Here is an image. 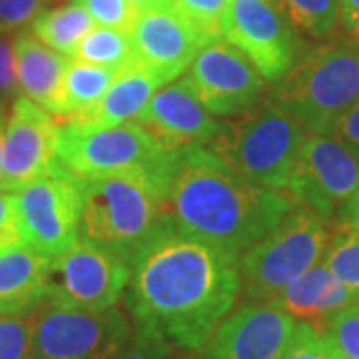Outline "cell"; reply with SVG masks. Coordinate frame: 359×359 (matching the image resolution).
Segmentation results:
<instances>
[{"mask_svg":"<svg viewBox=\"0 0 359 359\" xmlns=\"http://www.w3.org/2000/svg\"><path fill=\"white\" fill-rule=\"evenodd\" d=\"M94 25V18L80 2H70L60 8L42 11L32 20V34L52 50L72 56L78 42L88 34Z\"/></svg>","mask_w":359,"mask_h":359,"instance_id":"obj_23","label":"cell"},{"mask_svg":"<svg viewBox=\"0 0 359 359\" xmlns=\"http://www.w3.org/2000/svg\"><path fill=\"white\" fill-rule=\"evenodd\" d=\"M304 140L302 124L266 100L222 122L219 134L205 148L245 180L283 192Z\"/></svg>","mask_w":359,"mask_h":359,"instance_id":"obj_5","label":"cell"},{"mask_svg":"<svg viewBox=\"0 0 359 359\" xmlns=\"http://www.w3.org/2000/svg\"><path fill=\"white\" fill-rule=\"evenodd\" d=\"M176 358V347L168 344L164 337L144 332L132 325V334L128 341L120 347L114 359H174Z\"/></svg>","mask_w":359,"mask_h":359,"instance_id":"obj_32","label":"cell"},{"mask_svg":"<svg viewBox=\"0 0 359 359\" xmlns=\"http://www.w3.org/2000/svg\"><path fill=\"white\" fill-rule=\"evenodd\" d=\"M222 34L244 52L264 80H280L294 65L292 28L269 0H231Z\"/></svg>","mask_w":359,"mask_h":359,"instance_id":"obj_16","label":"cell"},{"mask_svg":"<svg viewBox=\"0 0 359 359\" xmlns=\"http://www.w3.org/2000/svg\"><path fill=\"white\" fill-rule=\"evenodd\" d=\"M132 268L124 259L78 236L52 259L46 304L102 311L114 308L130 283Z\"/></svg>","mask_w":359,"mask_h":359,"instance_id":"obj_10","label":"cell"},{"mask_svg":"<svg viewBox=\"0 0 359 359\" xmlns=\"http://www.w3.org/2000/svg\"><path fill=\"white\" fill-rule=\"evenodd\" d=\"M72 58L94 66H104L116 72L136 60L128 34L104 26H94L78 42V46L72 52Z\"/></svg>","mask_w":359,"mask_h":359,"instance_id":"obj_24","label":"cell"},{"mask_svg":"<svg viewBox=\"0 0 359 359\" xmlns=\"http://www.w3.org/2000/svg\"><path fill=\"white\" fill-rule=\"evenodd\" d=\"M22 233L16 219V205H14V192L0 190V250L20 244Z\"/></svg>","mask_w":359,"mask_h":359,"instance_id":"obj_35","label":"cell"},{"mask_svg":"<svg viewBox=\"0 0 359 359\" xmlns=\"http://www.w3.org/2000/svg\"><path fill=\"white\" fill-rule=\"evenodd\" d=\"M321 262L351 294L359 297V230L344 228L327 244Z\"/></svg>","mask_w":359,"mask_h":359,"instance_id":"obj_26","label":"cell"},{"mask_svg":"<svg viewBox=\"0 0 359 359\" xmlns=\"http://www.w3.org/2000/svg\"><path fill=\"white\" fill-rule=\"evenodd\" d=\"M34 313H0V359H34Z\"/></svg>","mask_w":359,"mask_h":359,"instance_id":"obj_27","label":"cell"},{"mask_svg":"<svg viewBox=\"0 0 359 359\" xmlns=\"http://www.w3.org/2000/svg\"><path fill=\"white\" fill-rule=\"evenodd\" d=\"M359 186V148L327 134H309L283 192L295 205L330 218L351 200Z\"/></svg>","mask_w":359,"mask_h":359,"instance_id":"obj_11","label":"cell"},{"mask_svg":"<svg viewBox=\"0 0 359 359\" xmlns=\"http://www.w3.org/2000/svg\"><path fill=\"white\" fill-rule=\"evenodd\" d=\"M82 180L60 162L14 192L16 219L26 244L50 259L80 236Z\"/></svg>","mask_w":359,"mask_h":359,"instance_id":"obj_8","label":"cell"},{"mask_svg":"<svg viewBox=\"0 0 359 359\" xmlns=\"http://www.w3.org/2000/svg\"><path fill=\"white\" fill-rule=\"evenodd\" d=\"M339 18L347 30H359V0H339Z\"/></svg>","mask_w":359,"mask_h":359,"instance_id":"obj_38","label":"cell"},{"mask_svg":"<svg viewBox=\"0 0 359 359\" xmlns=\"http://www.w3.org/2000/svg\"><path fill=\"white\" fill-rule=\"evenodd\" d=\"M188 359H200V355H198V358H188Z\"/></svg>","mask_w":359,"mask_h":359,"instance_id":"obj_42","label":"cell"},{"mask_svg":"<svg viewBox=\"0 0 359 359\" xmlns=\"http://www.w3.org/2000/svg\"><path fill=\"white\" fill-rule=\"evenodd\" d=\"M128 36L136 62L162 84L176 80L212 42L172 0H150L140 6Z\"/></svg>","mask_w":359,"mask_h":359,"instance_id":"obj_12","label":"cell"},{"mask_svg":"<svg viewBox=\"0 0 359 359\" xmlns=\"http://www.w3.org/2000/svg\"><path fill=\"white\" fill-rule=\"evenodd\" d=\"M76 2H80L88 11L96 25L112 28L124 34H130L140 11L130 0H76Z\"/></svg>","mask_w":359,"mask_h":359,"instance_id":"obj_30","label":"cell"},{"mask_svg":"<svg viewBox=\"0 0 359 359\" xmlns=\"http://www.w3.org/2000/svg\"><path fill=\"white\" fill-rule=\"evenodd\" d=\"M48 0H0V30H16L32 20L46 8Z\"/></svg>","mask_w":359,"mask_h":359,"instance_id":"obj_34","label":"cell"},{"mask_svg":"<svg viewBox=\"0 0 359 359\" xmlns=\"http://www.w3.org/2000/svg\"><path fill=\"white\" fill-rule=\"evenodd\" d=\"M16 78L22 96L52 116H62V82L70 56L52 50L32 32L14 34Z\"/></svg>","mask_w":359,"mask_h":359,"instance_id":"obj_19","label":"cell"},{"mask_svg":"<svg viewBox=\"0 0 359 359\" xmlns=\"http://www.w3.org/2000/svg\"><path fill=\"white\" fill-rule=\"evenodd\" d=\"M116 70L82 62L70 56L62 82V116L60 122L74 120L90 112L112 84Z\"/></svg>","mask_w":359,"mask_h":359,"instance_id":"obj_22","label":"cell"},{"mask_svg":"<svg viewBox=\"0 0 359 359\" xmlns=\"http://www.w3.org/2000/svg\"><path fill=\"white\" fill-rule=\"evenodd\" d=\"M337 216H339V222L344 224V228L359 230V186L355 194L351 196V200L337 212Z\"/></svg>","mask_w":359,"mask_h":359,"instance_id":"obj_37","label":"cell"},{"mask_svg":"<svg viewBox=\"0 0 359 359\" xmlns=\"http://www.w3.org/2000/svg\"><path fill=\"white\" fill-rule=\"evenodd\" d=\"M52 259L26 242L0 250V313L26 316L46 304Z\"/></svg>","mask_w":359,"mask_h":359,"instance_id":"obj_18","label":"cell"},{"mask_svg":"<svg viewBox=\"0 0 359 359\" xmlns=\"http://www.w3.org/2000/svg\"><path fill=\"white\" fill-rule=\"evenodd\" d=\"M136 122H140L168 152L208 146L222 130V122L205 110L188 76L156 90Z\"/></svg>","mask_w":359,"mask_h":359,"instance_id":"obj_17","label":"cell"},{"mask_svg":"<svg viewBox=\"0 0 359 359\" xmlns=\"http://www.w3.org/2000/svg\"><path fill=\"white\" fill-rule=\"evenodd\" d=\"M208 39L222 36L231 0H172Z\"/></svg>","mask_w":359,"mask_h":359,"instance_id":"obj_29","label":"cell"},{"mask_svg":"<svg viewBox=\"0 0 359 359\" xmlns=\"http://www.w3.org/2000/svg\"><path fill=\"white\" fill-rule=\"evenodd\" d=\"M271 100L309 134H334L339 118L359 100V44L311 48L280 78Z\"/></svg>","mask_w":359,"mask_h":359,"instance_id":"obj_4","label":"cell"},{"mask_svg":"<svg viewBox=\"0 0 359 359\" xmlns=\"http://www.w3.org/2000/svg\"><path fill=\"white\" fill-rule=\"evenodd\" d=\"M280 359H341V355L325 334L316 332L311 325L299 321L290 346L285 347Z\"/></svg>","mask_w":359,"mask_h":359,"instance_id":"obj_31","label":"cell"},{"mask_svg":"<svg viewBox=\"0 0 359 359\" xmlns=\"http://www.w3.org/2000/svg\"><path fill=\"white\" fill-rule=\"evenodd\" d=\"M172 152L164 150L140 122L118 126L60 124L58 162L80 180H96L138 168H158Z\"/></svg>","mask_w":359,"mask_h":359,"instance_id":"obj_7","label":"cell"},{"mask_svg":"<svg viewBox=\"0 0 359 359\" xmlns=\"http://www.w3.org/2000/svg\"><path fill=\"white\" fill-rule=\"evenodd\" d=\"M132 323L122 309L102 311L44 304L34 320V359H114Z\"/></svg>","mask_w":359,"mask_h":359,"instance_id":"obj_9","label":"cell"},{"mask_svg":"<svg viewBox=\"0 0 359 359\" xmlns=\"http://www.w3.org/2000/svg\"><path fill=\"white\" fill-rule=\"evenodd\" d=\"M323 334L341 359H359V299L339 309L327 321Z\"/></svg>","mask_w":359,"mask_h":359,"instance_id":"obj_28","label":"cell"},{"mask_svg":"<svg viewBox=\"0 0 359 359\" xmlns=\"http://www.w3.org/2000/svg\"><path fill=\"white\" fill-rule=\"evenodd\" d=\"M238 257L174 228L132 262L126 308L134 327L200 351L242 292Z\"/></svg>","mask_w":359,"mask_h":359,"instance_id":"obj_1","label":"cell"},{"mask_svg":"<svg viewBox=\"0 0 359 359\" xmlns=\"http://www.w3.org/2000/svg\"><path fill=\"white\" fill-rule=\"evenodd\" d=\"M130 2H132V4H136V6L140 8V6H144V4H148L150 0H130Z\"/></svg>","mask_w":359,"mask_h":359,"instance_id":"obj_40","label":"cell"},{"mask_svg":"<svg viewBox=\"0 0 359 359\" xmlns=\"http://www.w3.org/2000/svg\"><path fill=\"white\" fill-rule=\"evenodd\" d=\"M325 219L297 205L240 256V280L245 302H273L283 287L313 268L327 250Z\"/></svg>","mask_w":359,"mask_h":359,"instance_id":"obj_6","label":"cell"},{"mask_svg":"<svg viewBox=\"0 0 359 359\" xmlns=\"http://www.w3.org/2000/svg\"><path fill=\"white\" fill-rule=\"evenodd\" d=\"M334 136L353 148H359V100L335 124Z\"/></svg>","mask_w":359,"mask_h":359,"instance_id":"obj_36","label":"cell"},{"mask_svg":"<svg viewBox=\"0 0 359 359\" xmlns=\"http://www.w3.org/2000/svg\"><path fill=\"white\" fill-rule=\"evenodd\" d=\"M174 152L158 168L82 180L80 236L132 266L146 245L174 228L168 212Z\"/></svg>","mask_w":359,"mask_h":359,"instance_id":"obj_3","label":"cell"},{"mask_svg":"<svg viewBox=\"0 0 359 359\" xmlns=\"http://www.w3.org/2000/svg\"><path fill=\"white\" fill-rule=\"evenodd\" d=\"M60 124L50 112L18 94L8 108L0 190L18 192L58 162Z\"/></svg>","mask_w":359,"mask_h":359,"instance_id":"obj_13","label":"cell"},{"mask_svg":"<svg viewBox=\"0 0 359 359\" xmlns=\"http://www.w3.org/2000/svg\"><path fill=\"white\" fill-rule=\"evenodd\" d=\"M297 323L276 302H244L214 330L200 359H280Z\"/></svg>","mask_w":359,"mask_h":359,"instance_id":"obj_14","label":"cell"},{"mask_svg":"<svg viewBox=\"0 0 359 359\" xmlns=\"http://www.w3.org/2000/svg\"><path fill=\"white\" fill-rule=\"evenodd\" d=\"M160 86H164L162 80L134 60L116 72L112 84L108 86L102 98L90 112L68 122H58V124L106 128V126H118L124 122H134Z\"/></svg>","mask_w":359,"mask_h":359,"instance_id":"obj_21","label":"cell"},{"mask_svg":"<svg viewBox=\"0 0 359 359\" xmlns=\"http://www.w3.org/2000/svg\"><path fill=\"white\" fill-rule=\"evenodd\" d=\"M285 192L254 184L205 146L174 152L168 212L174 230L238 257L292 210Z\"/></svg>","mask_w":359,"mask_h":359,"instance_id":"obj_2","label":"cell"},{"mask_svg":"<svg viewBox=\"0 0 359 359\" xmlns=\"http://www.w3.org/2000/svg\"><path fill=\"white\" fill-rule=\"evenodd\" d=\"M190 82L214 116H238L259 102L264 92V76L244 52L226 40L205 44L190 66Z\"/></svg>","mask_w":359,"mask_h":359,"instance_id":"obj_15","label":"cell"},{"mask_svg":"<svg viewBox=\"0 0 359 359\" xmlns=\"http://www.w3.org/2000/svg\"><path fill=\"white\" fill-rule=\"evenodd\" d=\"M353 36H355V40H358V44H359V30H355V32H353Z\"/></svg>","mask_w":359,"mask_h":359,"instance_id":"obj_41","label":"cell"},{"mask_svg":"<svg viewBox=\"0 0 359 359\" xmlns=\"http://www.w3.org/2000/svg\"><path fill=\"white\" fill-rule=\"evenodd\" d=\"M6 116H8V110L0 108V174H2V148H4V128H6Z\"/></svg>","mask_w":359,"mask_h":359,"instance_id":"obj_39","label":"cell"},{"mask_svg":"<svg viewBox=\"0 0 359 359\" xmlns=\"http://www.w3.org/2000/svg\"><path fill=\"white\" fill-rule=\"evenodd\" d=\"M358 299V295L351 294L323 262H318L287 283L273 302L297 321H304L323 334L327 321Z\"/></svg>","mask_w":359,"mask_h":359,"instance_id":"obj_20","label":"cell"},{"mask_svg":"<svg viewBox=\"0 0 359 359\" xmlns=\"http://www.w3.org/2000/svg\"><path fill=\"white\" fill-rule=\"evenodd\" d=\"M18 96L14 36L11 30H0V108L8 110Z\"/></svg>","mask_w":359,"mask_h":359,"instance_id":"obj_33","label":"cell"},{"mask_svg":"<svg viewBox=\"0 0 359 359\" xmlns=\"http://www.w3.org/2000/svg\"><path fill=\"white\" fill-rule=\"evenodd\" d=\"M290 22L313 39L334 32L339 18V0H280Z\"/></svg>","mask_w":359,"mask_h":359,"instance_id":"obj_25","label":"cell"}]
</instances>
